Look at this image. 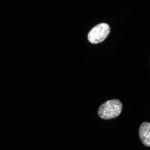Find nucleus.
<instances>
[{
	"instance_id": "obj_2",
	"label": "nucleus",
	"mask_w": 150,
	"mask_h": 150,
	"mask_svg": "<svg viewBox=\"0 0 150 150\" xmlns=\"http://www.w3.org/2000/svg\"><path fill=\"white\" fill-rule=\"evenodd\" d=\"M110 32V28L108 24H99L90 31L88 34V40L92 44H99L105 40Z\"/></svg>"
},
{
	"instance_id": "obj_1",
	"label": "nucleus",
	"mask_w": 150,
	"mask_h": 150,
	"mask_svg": "<svg viewBox=\"0 0 150 150\" xmlns=\"http://www.w3.org/2000/svg\"><path fill=\"white\" fill-rule=\"evenodd\" d=\"M122 104L117 99L106 101L99 107L98 110L99 117L104 120H110L117 117L122 110Z\"/></svg>"
},
{
	"instance_id": "obj_3",
	"label": "nucleus",
	"mask_w": 150,
	"mask_h": 150,
	"mask_svg": "<svg viewBox=\"0 0 150 150\" xmlns=\"http://www.w3.org/2000/svg\"><path fill=\"white\" fill-rule=\"evenodd\" d=\"M139 137L144 145L150 147V123L144 122L142 123L139 131Z\"/></svg>"
}]
</instances>
